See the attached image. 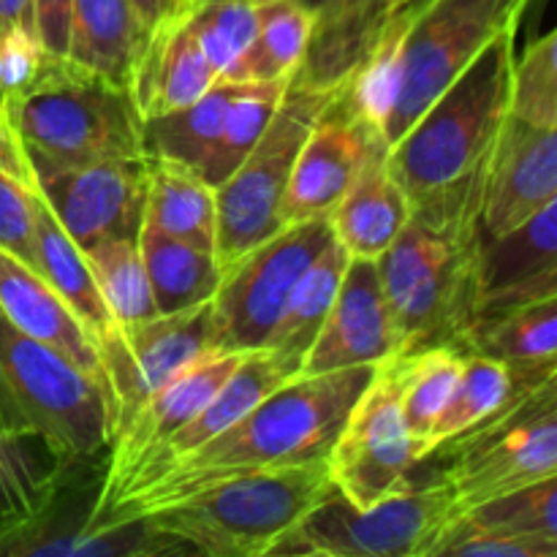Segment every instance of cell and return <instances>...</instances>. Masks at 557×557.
<instances>
[{
  "label": "cell",
  "instance_id": "603a6c76",
  "mask_svg": "<svg viewBox=\"0 0 557 557\" xmlns=\"http://www.w3.org/2000/svg\"><path fill=\"white\" fill-rule=\"evenodd\" d=\"M0 313L36 341L49 343L79 364L85 373L101 379L96 337L85 330L74 310L33 267L0 248ZM103 381V379H101Z\"/></svg>",
  "mask_w": 557,
  "mask_h": 557
},
{
  "label": "cell",
  "instance_id": "f5cc1de1",
  "mask_svg": "<svg viewBox=\"0 0 557 557\" xmlns=\"http://www.w3.org/2000/svg\"><path fill=\"white\" fill-rule=\"evenodd\" d=\"M253 3H256V0H253Z\"/></svg>",
  "mask_w": 557,
  "mask_h": 557
},
{
  "label": "cell",
  "instance_id": "f907efd6",
  "mask_svg": "<svg viewBox=\"0 0 557 557\" xmlns=\"http://www.w3.org/2000/svg\"><path fill=\"white\" fill-rule=\"evenodd\" d=\"M196 3H201V0H180V9L188 11V9H194Z\"/></svg>",
  "mask_w": 557,
  "mask_h": 557
},
{
  "label": "cell",
  "instance_id": "3957f363",
  "mask_svg": "<svg viewBox=\"0 0 557 557\" xmlns=\"http://www.w3.org/2000/svg\"><path fill=\"white\" fill-rule=\"evenodd\" d=\"M5 125L22 152L41 161L87 163L145 158L134 92L69 58L49 54L38 74L5 98Z\"/></svg>",
  "mask_w": 557,
  "mask_h": 557
},
{
  "label": "cell",
  "instance_id": "f1b7e54d",
  "mask_svg": "<svg viewBox=\"0 0 557 557\" xmlns=\"http://www.w3.org/2000/svg\"><path fill=\"white\" fill-rule=\"evenodd\" d=\"M36 190V188H33ZM33 245H36V272L58 292V297L74 310L96 341L112 330V315L98 294L92 272L87 267L85 250L65 234L58 218L38 196L33 205Z\"/></svg>",
  "mask_w": 557,
  "mask_h": 557
},
{
  "label": "cell",
  "instance_id": "7402d4cb",
  "mask_svg": "<svg viewBox=\"0 0 557 557\" xmlns=\"http://www.w3.org/2000/svg\"><path fill=\"white\" fill-rule=\"evenodd\" d=\"M215 85L218 74L205 58L185 11L150 33L131 76V92L145 120L188 107Z\"/></svg>",
  "mask_w": 557,
  "mask_h": 557
},
{
  "label": "cell",
  "instance_id": "1f68e13d",
  "mask_svg": "<svg viewBox=\"0 0 557 557\" xmlns=\"http://www.w3.org/2000/svg\"><path fill=\"white\" fill-rule=\"evenodd\" d=\"M422 0H408L386 14L379 33L370 41L368 52L351 71L343 85V103L354 117L368 123L381 134L395 109L397 90H400L403 74V49H406L408 27L417 16Z\"/></svg>",
  "mask_w": 557,
  "mask_h": 557
},
{
  "label": "cell",
  "instance_id": "44dd1931",
  "mask_svg": "<svg viewBox=\"0 0 557 557\" xmlns=\"http://www.w3.org/2000/svg\"><path fill=\"white\" fill-rule=\"evenodd\" d=\"M386 141L375 139L359 163L351 185L330 210V226L351 259L379 261L403 232L411 199L392 177L386 163Z\"/></svg>",
  "mask_w": 557,
  "mask_h": 557
},
{
  "label": "cell",
  "instance_id": "ffe728a7",
  "mask_svg": "<svg viewBox=\"0 0 557 557\" xmlns=\"http://www.w3.org/2000/svg\"><path fill=\"white\" fill-rule=\"evenodd\" d=\"M107 455L71 460L49 498L0 531V557H76L101 506Z\"/></svg>",
  "mask_w": 557,
  "mask_h": 557
},
{
  "label": "cell",
  "instance_id": "b9f144b4",
  "mask_svg": "<svg viewBox=\"0 0 557 557\" xmlns=\"http://www.w3.org/2000/svg\"><path fill=\"white\" fill-rule=\"evenodd\" d=\"M33 190L25 152L14 131L0 123V248L36 270V245H33Z\"/></svg>",
  "mask_w": 557,
  "mask_h": 557
},
{
  "label": "cell",
  "instance_id": "7c38bea8",
  "mask_svg": "<svg viewBox=\"0 0 557 557\" xmlns=\"http://www.w3.org/2000/svg\"><path fill=\"white\" fill-rule=\"evenodd\" d=\"M326 466L337 493L357 509L411 487L419 451L397 403L395 359L375 364L373 379L348 411L326 455Z\"/></svg>",
  "mask_w": 557,
  "mask_h": 557
},
{
  "label": "cell",
  "instance_id": "52a82bcc",
  "mask_svg": "<svg viewBox=\"0 0 557 557\" xmlns=\"http://www.w3.org/2000/svg\"><path fill=\"white\" fill-rule=\"evenodd\" d=\"M343 85H310L297 74L253 150L215 188L218 264H232L283 226L281 205L305 139L330 109Z\"/></svg>",
  "mask_w": 557,
  "mask_h": 557
},
{
  "label": "cell",
  "instance_id": "83f0119b",
  "mask_svg": "<svg viewBox=\"0 0 557 557\" xmlns=\"http://www.w3.org/2000/svg\"><path fill=\"white\" fill-rule=\"evenodd\" d=\"M145 169L147 190L141 226H150L166 237L215 253V188L196 169L172 158L145 156Z\"/></svg>",
  "mask_w": 557,
  "mask_h": 557
},
{
  "label": "cell",
  "instance_id": "f546056e",
  "mask_svg": "<svg viewBox=\"0 0 557 557\" xmlns=\"http://www.w3.org/2000/svg\"><path fill=\"white\" fill-rule=\"evenodd\" d=\"M462 351L482 354L511 368L557 370V297L482 315L462 341Z\"/></svg>",
  "mask_w": 557,
  "mask_h": 557
},
{
  "label": "cell",
  "instance_id": "9a60e30c",
  "mask_svg": "<svg viewBox=\"0 0 557 557\" xmlns=\"http://www.w3.org/2000/svg\"><path fill=\"white\" fill-rule=\"evenodd\" d=\"M248 351H218L196 359L194 364L174 375L172 381L152 392L145 403L134 411V417L114 433L107 455V482H103L101 506L109 504L147 462L156 451L190 422L218 392V386L228 379L239 359Z\"/></svg>",
  "mask_w": 557,
  "mask_h": 557
},
{
  "label": "cell",
  "instance_id": "4316f807",
  "mask_svg": "<svg viewBox=\"0 0 557 557\" xmlns=\"http://www.w3.org/2000/svg\"><path fill=\"white\" fill-rule=\"evenodd\" d=\"M313 14V36L297 76L310 85H346L389 9L384 0H299Z\"/></svg>",
  "mask_w": 557,
  "mask_h": 557
},
{
  "label": "cell",
  "instance_id": "e0dca14e",
  "mask_svg": "<svg viewBox=\"0 0 557 557\" xmlns=\"http://www.w3.org/2000/svg\"><path fill=\"white\" fill-rule=\"evenodd\" d=\"M400 354L406 351L381 286L379 264L370 259H351L324 326L305 354L299 375L381 364Z\"/></svg>",
  "mask_w": 557,
  "mask_h": 557
},
{
  "label": "cell",
  "instance_id": "ba28073f",
  "mask_svg": "<svg viewBox=\"0 0 557 557\" xmlns=\"http://www.w3.org/2000/svg\"><path fill=\"white\" fill-rule=\"evenodd\" d=\"M428 460H444L438 482L455 495L457 515L525 484L557 476V379L457 435Z\"/></svg>",
  "mask_w": 557,
  "mask_h": 557
},
{
  "label": "cell",
  "instance_id": "74e56055",
  "mask_svg": "<svg viewBox=\"0 0 557 557\" xmlns=\"http://www.w3.org/2000/svg\"><path fill=\"white\" fill-rule=\"evenodd\" d=\"M313 14L299 0H259V30L243 60V82L288 79L302 65Z\"/></svg>",
  "mask_w": 557,
  "mask_h": 557
},
{
  "label": "cell",
  "instance_id": "60d3db41",
  "mask_svg": "<svg viewBox=\"0 0 557 557\" xmlns=\"http://www.w3.org/2000/svg\"><path fill=\"white\" fill-rule=\"evenodd\" d=\"M457 517L466 525L479 528V531L539 536L557 542V476L484 500V504L473 506Z\"/></svg>",
  "mask_w": 557,
  "mask_h": 557
},
{
  "label": "cell",
  "instance_id": "7bdbcfd3",
  "mask_svg": "<svg viewBox=\"0 0 557 557\" xmlns=\"http://www.w3.org/2000/svg\"><path fill=\"white\" fill-rule=\"evenodd\" d=\"M509 114L539 128H557V33L549 30L511 65Z\"/></svg>",
  "mask_w": 557,
  "mask_h": 557
},
{
  "label": "cell",
  "instance_id": "681fc988",
  "mask_svg": "<svg viewBox=\"0 0 557 557\" xmlns=\"http://www.w3.org/2000/svg\"><path fill=\"white\" fill-rule=\"evenodd\" d=\"M0 123H5V92L0 90Z\"/></svg>",
  "mask_w": 557,
  "mask_h": 557
},
{
  "label": "cell",
  "instance_id": "836d02e7",
  "mask_svg": "<svg viewBox=\"0 0 557 557\" xmlns=\"http://www.w3.org/2000/svg\"><path fill=\"white\" fill-rule=\"evenodd\" d=\"M466 351L457 346H430L395 357L397 403L408 435L417 444L419 462L430 451V433L441 408L460 379Z\"/></svg>",
  "mask_w": 557,
  "mask_h": 557
},
{
  "label": "cell",
  "instance_id": "5bb4252c",
  "mask_svg": "<svg viewBox=\"0 0 557 557\" xmlns=\"http://www.w3.org/2000/svg\"><path fill=\"white\" fill-rule=\"evenodd\" d=\"M25 161L33 188L82 250L103 239L139 237L147 190L145 158L87 166H65L33 156H25Z\"/></svg>",
  "mask_w": 557,
  "mask_h": 557
},
{
  "label": "cell",
  "instance_id": "277c9868",
  "mask_svg": "<svg viewBox=\"0 0 557 557\" xmlns=\"http://www.w3.org/2000/svg\"><path fill=\"white\" fill-rule=\"evenodd\" d=\"M335 493L326 457L277 471L243 473L147 511V520L207 557H267Z\"/></svg>",
  "mask_w": 557,
  "mask_h": 557
},
{
  "label": "cell",
  "instance_id": "484cf974",
  "mask_svg": "<svg viewBox=\"0 0 557 557\" xmlns=\"http://www.w3.org/2000/svg\"><path fill=\"white\" fill-rule=\"evenodd\" d=\"M549 379H557V370L511 368V364L498 362V359L466 351L460 379H457L455 389H451L446 406L441 408L433 433H430L428 457L444 444L455 441L457 435L498 417L500 411L515 406L528 392H533Z\"/></svg>",
  "mask_w": 557,
  "mask_h": 557
},
{
  "label": "cell",
  "instance_id": "ac0fdd59",
  "mask_svg": "<svg viewBox=\"0 0 557 557\" xmlns=\"http://www.w3.org/2000/svg\"><path fill=\"white\" fill-rule=\"evenodd\" d=\"M375 139H384V136L354 117L343 103V90L337 92L335 101L308 134L294 163L281 205L283 226L330 215Z\"/></svg>",
  "mask_w": 557,
  "mask_h": 557
},
{
  "label": "cell",
  "instance_id": "30bf717a",
  "mask_svg": "<svg viewBox=\"0 0 557 557\" xmlns=\"http://www.w3.org/2000/svg\"><path fill=\"white\" fill-rule=\"evenodd\" d=\"M531 0H422L406 36L395 109L386 120V147L473 63L490 41L520 27Z\"/></svg>",
  "mask_w": 557,
  "mask_h": 557
},
{
  "label": "cell",
  "instance_id": "f6af8a7d",
  "mask_svg": "<svg viewBox=\"0 0 557 557\" xmlns=\"http://www.w3.org/2000/svg\"><path fill=\"white\" fill-rule=\"evenodd\" d=\"M47 49L38 41L36 30H11L0 38V90L5 98L25 87L47 60Z\"/></svg>",
  "mask_w": 557,
  "mask_h": 557
},
{
  "label": "cell",
  "instance_id": "d4e9b609",
  "mask_svg": "<svg viewBox=\"0 0 557 557\" xmlns=\"http://www.w3.org/2000/svg\"><path fill=\"white\" fill-rule=\"evenodd\" d=\"M150 33L131 0H74L65 58L114 85L131 87Z\"/></svg>",
  "mask_w": 557,
  "mask_h": 557
},
{
  "label": "cell",
  "instance_id": "f35d334b",
  "mask_svg": "<svg viewBox=\"0 0 557 557\" xmlns=\"http://www.w3.org/2000/svg\"><path fill=\"white\" fill-rule=\"evenodd\" d=\"M69 462L38 438L0 435V531L30 517L49 498Z\"/></svg>",
  "mask_w": 557,
  "mask_h": 557
},
{
  "label": "cell",
  "instance_id": "816d5d0a",
  "mask_svg": "<svg viewBox=\"0 0 557 557\" xmlns=\"http://www.w3.org/2000/svg\"><path fill=\"white\" fill-rule=\"evenodd\" d=\"M403 3H408V0H384V5H386V9H397V5H403Z\"/></svg>",
  "mask_w": 557,
  "mask_h": 557
},
{
  "label": "cell",
  "instance_id": "8d00e7d4",
  "mask_svg": "<svg viewBox=\"0 0 557 557\" xmlns=\"http://www.w3.org/2000/svg\"><path fill=\"white\" fill-rule=\"evenodd\" d=\"M85 259L114 326L125 330L156 319V299L136 239H103L85 250Z\"/></svg>",
  "mask_w": 557,
  "mask_h": 557
},
{
  "label": "cell",
  "instance_id": "9c48e42d",
  "mask_svg": "<svg viewBox=\"0 0 557 557\" xmlns=\"http://www.w3.org/2000/svg\"><path fill=\"white\" fill-rule=\"evenodd\" d=\"M457 517L455 495L433 479L357 509L332 493L272 549L275 557H428L430 544Z\"/></svg>",
  "mask_w": 557,
  "mask_h": 557
},
{
  "label": "cell",
  "instance_id": "d590c367",
  "mask_svg": "<svg viewBox=\"0 0 557 557\" xmlns=\"http://www.w3.org/2000/svg\"><path fill=\"white\" fill-rule=\"evenodd\" d=\"M288 82H292V76L270 82H234L232 98H228L226 112H223L221 134L212 147V156L207 158L205 169H201V177L212 188H218L253 150V145L270 125L275 109L281 107Z\"/></svg>",
  "mask_w": 557,
  "mask_h": 557
},
{
  "label": "cell",
  "instance_id": "6da1fadb",
  "mask_svg": "<svg viewBox=\"0 0 557 557\" xmlns=\"http://www.w3.org/2000/svg\"><path fill=\"white\" fill-rule=\"evenodd\" d=\"M373 373L375 364L294 375L221 435L125 487L107 509L98 511L96 522L147 515L243 473L321 460L330 455L348 411Z\"/></svg>",
  "mask_w": 557,
  "mask_h": 557
},
{
  "label": "cell",
  "instance_id": "bcb514c9",
  "mask_svg": "<svg viewBox=\"0 0 557 557\" xmlns=\"http://www.w3.org/2000/svg\"><path fill=\"white\" fill-rule=\"evenodd\" d=\"M71 3L74 0H33V22H36L38 41L52 58H65Z\"/></svg>",
  "mask_w": 557,
  "mask_h": 557
},
{
  "label": "cell",
  "instance_id": "c3c4849f",
  "mask_svg": "<svg viewBox=\"0 0 557 557\" xmlns=\"http://www.w3.org/2000/svg\"><path fill=\"white\" fill-rule=\"evenodd\" d=\"M131 3L136 5V11H139V16L147 22L150 30H156L161 22L183 11L180 9V0H131Z\"/></svg>",
  "mask_w": 557,
  "mask_h": 557
},
{
  "label": "cell",
  "instance_id": "7a4b0ae2",
  "mask_svg": "<svg viewBox=\"0 0 557 557\" xmlns=\"http://www.w3.org/2000/svg\"><path fill=\"white\" fill-rule=\"evenodd\" d=\"M482 174L484 163L457 183L411 199L406 226L375 261L406 354L430 346L462 348L476 324Z\"/></svg>",
  "mask_w": 557,
  "mask_h": 557
},
{
  "label": "cell",
  "instance_id": "ee69618b",
  "mask_svg": "<svg viewBox=\"0 0 557 557\" xmlns=\"http://www.w3.org/2000/svg\"><path fill=\"white\" fill-rule=\"evenodd\" d=\"M428 557H557V542L479 531L455 517L430 544Z\"/></svg>",
  "mask_w": 557,
  "mask_h": 557
},
{
  "label": "cell",
  "instance_id": "e575fe53",
  "mask_svg": "<svg viewBox=\"0 0 557 557\" xmlns=\"http://www.w3.org/2000/svg\"><path fill=\"white\" fill-rule=\"evenodd\" d=\"M234 82H218L199 101L174 112L147 117L141 125V147L145 156L172 158L201 174L207 158L212 156L218 134H221L223 112L232 98Z\"/></svg>",
  "mask_w": 557,
  "mask_h": 557
},
{
  "label": "cell",
  "instance_id": "d6986e66",
  "mask_svg": "<svg viewBox=\"0 0 557 557\" xmlns=\"http://www.w3.org/2000/svg\"><path fill=\"white\" fill-rule=\"evenodd\" d=\"M557 297V201L500 237H484L479 315Z\"/></svg>",
  "mask_w": 557,
  "mask_h": 557
},
{
  "label": "cell",
  "instance_id": "cb8c5ba5",
  "mask_svg": "<svg viewBox=\"0 0 557 557\" xmlns=\"http://www.w3.org/2000/svg\"><path fill=\"white\" fill-rule=\"evenodd\" d=\"M294 375L297 373H292V370H288L281 359L272 357L267 348L248 351L239 359L237 368L228 373V379L218 386L215 395L205 403V408H201L185 428H180L177 433L156 451V457L125 484V487H131L134 482L145 479L147 473H152L156 468L166 466V462L199 449L201 444L212 441L215 435H221L223 430H228L234 422H239L250 408L259 406L270 392H275L277 386H283L288 379H294ZM123 490H120V493H123ZM117 495H114V498H117ZM112 500H109V504H112ZM107 506H103V509H107Z\"/></svg>",
  "mask_w": 557,
  "mask_h": 557
},
{
  "label": "cell",
  "instance_id": "d6a6232c",
  "mask_svg": "<svg viewBox=\"0 0 557 557\" xmlns=\"http://www.w3.org/2000/svg\"><path fill=\"white\" fill-rule=\"evenodd\" d=\"M136 243H139L158 315L180 313L215 297L223 277V267L218 264L215 253L180 243L150 226L139 228Z\"/></svg>",
  "mask_w": 557,
  "mask_h": 557
},
{
  "label": "cell",
  "instance_id": "4dcf8cb0",
  "mask_svg": "<svg viewBox=\"0 0 557 557\" xmlns=\"http://www.w3.org/2000/svg\"><path fill=\"white\" fill-rule=\"evenodd\" d=\"M348 261H351L348 250L337 239H332L321 250L319 259L302 272L294 292L288 294L286 308H283L281 319H277L264 348L272 357L281 359L292 373L299 375L305 354H308L315 335L324 326L326 313H330L337 288L343 283V275H346Z\"/></svg>",
  "mask_w": 557,
  "mask_h": 557
},
{
  "label": "cell",
  "instance_id": "8fae6325",
  "mask_svg": "<svg viewBox=\"0 0 557 557\" xmlns=\"http://www.w3.org/2000/svg\"><path fill=\"white\" fill-rule=\"evenodd\" d=\"M335 239L330 218L286 223L272 237L223 267L212 297L218 346L223 351H259L267 346L288 294L302 272Z\"/></svg>",
  "mask_w": 557,
  "mask_h": 557
},
{
  "label": "cell",
  "instance_id": "7dc6e473",
  "mask_svg": "<svg viewBox=\"0 0 557 557\" xmlns=\"http://www.w3.org/2000/svg\"><path fill=\"white\" fill-rule=\"evenodd\" d=\"M36 30L33 22V0H0V38L11 30Z\"/></svg>",
  "mask_w": 557,
  "mask_h": 557
},
{
  "label": "cell",
  "instance_id": "4fadbf2b",
  "mask_svg": "<svg viewBox=\"0 0 557 557\" xmlns=\"http://www.w3.org/2000/svg\"><path fill=\"white\" fill-rule=\"evenodd\" d=\"M101 379L112 400V438L136 408L183 373L188 364L218 351L212 299L180 313L156 315L136 326H112L96 341Z\"/></svg>",
  "mask_w": 557,
  "mask_h": 557
},
{
  "label": "cell",
  "instance_id": "8992f818",
  "mask_svg": "<svg viewBox=\"0 0 557 557\" xmlns=\"http://www.w3.org/2000/svg\"><path fill=\"white\" fill-rule=\"evenodd\" d=\"M0 435L38 438L63 460L107 455V384L0 313Z\"/></svg>",
  "mask_w": 557,
  "mask_h": 557
},
{
  "label": "cell",
  "instance_id": "ab89813d",
  "mask_svg": "<svg viewBox=\"0 0 557 557\" xmlns=\"http://www.w3.org/2000/svg\"><path fill=\"white\" fill-rule=\"evenodd\" d=\"M185 14L218 82H243V60L259 30V0H201Z\"/></svg>",
  "mask_w": 557,
  "mask_h": 557
},
{
  "label": "cell",
  "instance_id": "2e32d148",
  "mask_svg": "<svg viewBox=\"0 0 557 557\" xmlns=\"http://www.w3.org/2000/svg\"><path fill=\"white\" fill-rule=\"evenodd\" d=\"M557 201V128L506 114L482 174L484 237H500Z\"/></svg>",
  "mask_w": 557,
  "mask_h": 557
},
{
  "label": "cell",
  "instance_id": "5b68a950",
  "mask_svg": "<svg viewBox=\"0 0 557 557\" xmlns=\"http://www.w3.org/2000/svg\"><path fill=\"white\" fill-rule=\"evenodd\" d=\"M517 33L509 27L419 114L386 150L392 177L408 199L457 183L479 169L509 114Z\"/></svg>",
  "mask_w": 557,
  "mask_h": 557
}]
</instances>
